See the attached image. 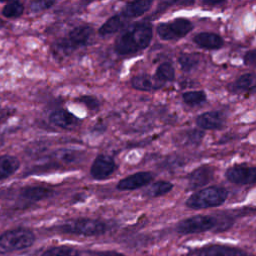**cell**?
I'll return each instance as SVG.
<instances>
[{
    "mask_svg": "<svg viewBox=\"0 0 256 256\" xmlns=\"http://www.w3.org/2000/svg\"><path fill=\"white\" fill-rule=\"evenodd\" d=\"M35 242L34 233L27 228H15L0 235V253H11L31 247Z\"/></svg>",
    "mask_w": 256,
    "mask_h": 256,
    "instance_id": "3957f363",
    "label": "cell"
},
{
    "mask_svg": "<svg viewBox=\"0 0 256 256\" xmlns=\"http://www.w3.org/2000/svg\"><path fill=\"white\" fill-rule=\"evenodd\" d=\"M198 256H248L247 253L241 249L221 245V244H212L202 248Z\"/></svg>",
    "mask_w": 256,
    "mask_h": 256,
    "instance_id": "4fadbf2b",
    "label": "cell"
},
{
    "mask_svg": "<svg viewBox=\"0 0 256 256\" xmlns=\"http://www.w3.org/2000/svg\"><path fill=\"white\" fill-rule=\"evenodd\" d=\"M214 177V167L209 164H203L194 169L188 175V190H197L203 188Z\"/></svg>",
    "mask_w": 256,
    "mask_h": 256,
    "instance_id": "30bf717a",
    "label": "cell"
},
{
    "mask_svg": "<svg viewBox=\"0 0 256 256\" xmlns=\"http://www.w3.org/2000/svg\"><path fill=\"white\" fill-rule=\"evenodd\" d=\"M154 0H132L120 12L126 19L139 17L145 14L152 6Z\"/></svg>",
    "mask_w": 256,
    "mask_h": 256,
    "instance_id": "9a60e30c",
    "label": "cell"
},
{
    "mask_svg": "<svg viewBox=\"0 0 256 256\" xmlns=\"http://www.w3.org/2000/svg\"><path fill=\"white\" fill-rule=\"evenodd\" d=\"M115 169L116 163L111 156L99 154L90 167V174L96 180H104L111 176Z\"/></svg>",
    "mask_w": 256,
    "mask_h": 256,
    "instance_id": "9c48e42d",
    "label": "cell"
},
{
    "mask_svg": "<svg viewBox=\"0 0 256 256\" xmlns=\"http://www.w3.org/2000/svg\"><path fill=\"white\" fill-rule=\"evenodd\" d=\"M128 19H126L121 13L116 14L112 17H110L108 20H106L103 25L99 28V34L101 36H107L114 34L121 30L125 24L127 23Z\"/></svg>",
    "mask_w": 256,
    "mask_h": 256,
    "instance_id": "d6986e66",
    "label": "cell"
},
{
    "mask_svg": "<svg viewBox=\"0 0 256 256\" xmlns=\"http://www.w3.org/2000/svg\"><path fill=\"white\" fill-rule=\"evenodd\" d=\"M77 100L85 104L89 109H97L99 107V101L93 96L85 95V96H81Z\"/></svg>",
    "mask_w": 256,
    "mask_h": 256,
    "instance_id": "f546056e",
    "label": "cell"
},
{
    "mask_svg": "<svg viewBox=\"0 0 256 256\" xmlns=\"http://www.w3.org/2000/svg\"><path fill=\"white\" fill-rule=\"evenodd\" d=\"M155 76L157 79H159L163 83L168 81H173L175 78V70L171 63L164 62L157 67Z\"/></svg>",
    "mask_w": 256,
    "mask_h": 256,
    "instance_id": "d4e9b609",
    "label": "cell"
},
{
    "mask_svg": "<svg viewBox=\"0 0 256 256\" xmlns=\"http://www.w3.org/2000/svg\"><path fill=\"white\" fill-rule=\"evenodd\" d=\"M58 230L66 234L83 236H100L107 231V225L97 219L77 218L69 220L58 227Z\"/></svg>",
    "mask_w": 256,
    "mask_h": 256,
    "instance_id": "277c9868",
    "label": "cell"
},
{
    "mask_svg": "<svg viewBox=\"0 0 256 256\" xmlns=\"http://www.w3.org/2000/svg\"><path fill=\"white\" fill-rule=\"evenodd\" d=\"M24 12V6L19 1H11L2 9V15L7 18L20 17Z\"/></svg>",
    "mask_w": 256,
    "mask_h": 256,
    "instance_id": "4316f807",
    "label": "cell"
},
{
    "mask_svg": "<svg viewBox=\"0 0 256 256\" xmlns=\"http://www.w3.org/2000/svg\"><path fill=\"white\" fill-rule=\"evenodd\" d=\"M223 1L224 0H203V3L208 4V5H216V4H219Z\"/></svg>",
    "mask_w": 256,
    "mask_h": 256,
    "instance_id": "836d02e7",
    "label": "cell"
},
{
    "mask_svg": "<svg viewBox=\"0 0 256 256\" xmlns=\"http://www.w3.org/2000/svg\"><path fill=\"white\" fill-rule=\"evenodd\" d=\"M5 26V21H3L1 18H0V29L3 28Z\"/></svg>",
    "mask_w": 256,
    "mask_h": 256,
    "instance_id": "e575fe53",
    "label": "cell"
},
{
    "mask_svg": "<svg viewBox=\"0 0 256 256\" xmlns=\"http://www.w3.org/2000/svg\"><path fill=\"white\" fill-rule=\"evenodd\" d=\"M131 85L134 89L140 91H153L160 89L164 83L156 78V76H150L147 74L137 75L131 79Z\"/></svg>",
    "mask_w": 256,
    "mask_h": 256,
    "instance_id": "5bb4252c",
    "label": "cell"
},
{
    "mask_svg": "<svg viewBox=\"0 0 256 256\" xmlns=\"http://www.w3.org/2000/svg\"><path fill=\"white\" fill-rule=\"evenodd\" d=\"M96 256H127V255L117 251H102L97 253Z\"/></svg>",
    "mask_w": 256,
    "mask_h": 256,
    "instance_id": "1f68e13d",
    "label": "cell"
},
{
    "mask_svg": "<svg viewBox=\"0 0 256 256\" xmlns=\"http://www.w3.org/2000/svg\"><path fill=\"white\" fill-rule=\"evenodd\" d=\"M168 4H176V5H187L192 3L194 0H162Z\"/></svg>",
    "mask_w": 256,
    "mask_h": 256,
    "instance_id": "d6a6232c",
    "label": "cell"
},
{
    "mask_svg": "<svg viewBox=\"0 0 256 256\" xmlns=\"http://www.w3.org/2000/svg\"><path fill=\"white\" fill-rule=\"evenodd\" d=\"M92 32L93 29L89 25L77 26L72 29L66 37L60 39L55 47L60 51L70 53L75 49L85 45L88 42Z\"/></svg>",
    "mask_w": 256,
    "mask_h": 256,
    "instance_id": "8992f818",
    "label": "cell"
},
{
    "mask_svg": "<svg viewBox=\"0 0 256 256\" xmlns=\"http://www.w3.org/2000/svg\"><path fill=\"white\" fill-rule=\"evenodd\" d=\"M193 29L192 23L184 18H177L157 26V34L163 40H178Z\"/></svg>",
    "mask_w": 256,
    "mask_h": 256,
    "instance_id": "52a82bcc",
    "label": "cell"
},
{
    "mask_svg": "<svg viewBox=\"0 0 256 256\" xmlns=\"http://www.w3.org/2000/svg\"><path fill=\"white\" fill-rule=\"evenodd\" d=\"M4 1H7V0H0V2H4Z\"/></svg>",
    "mask_w": 256,
    "mask_h": 256,
    "instance_id": "d590c367",
    "label": "cell"
},
{
    "mask_svg": "<svg viewBox=\"0 0 256 256\" xmlns=\"http://www.w3.org/2000/svg\"><path fill=\"white\" fill-rule=\"evenodd\" d=\"M183 101L189 106H197L206 101V94L201 91H188L182 94Z\"/></svg>",
    "mask_w": 256,
    "mask_h": 256,
    "instance_id": "484cf974",
    "label": "cell"
},
{
    "mask_svg": "<svg viewBox=\"0 0 256 256\" xmlns=\"http://www.w3.org/2000/svg\"><path fill=\"white\" fill-rule=\"evenodd\" d=\"M226 179L234 184L248 185L256 183V166L234 165L225 172Z\"/></svg>",
    "mask_w": 256,
    "mask_h": 256,
    "instance_id": "ba28073f",
    "label": "cell"
},
{
    "mask_svg": "<svg viewBox=\"0 0 256 256\" xmlns=\"http://www.w3.org/2000/svg\"><path fill=\"white\" fill-rule=\"evenodd\" d=\"M231 91L233 92H256V74L247 73L240 76L232 85Z\"/></svg>",
    "mask_w": 256,
    "mask_h": 256,
    "instance_id": "ffe728a7",
    "label": "cell"
},
{
    "mask_svg": "<svg viewBox=\"0 0 256 256\" xmlns=\"http://www.w3.org/2000/svg\"><path fill=\"white\" fill-rule=\"evenodd\" d=\"M41 256H80V251L66 245L54 246L45 250Z\"/></svg>",
    "mask_w": 256,
    "mask_h": 256,
    "instance_id": "cb8c5ba5",
    "label": "cell"
},
{
    "mask_svg": "<svg viewBox=\"0 0 256 256\" xmlns=\"http://www.w3.org/2000/svg\"><path fill=\"white\" fill-rule=\"evenodd\" d=\"M194 42L198 46L210 50L220 49L223 46V39L219 35L210 32H202L197 34L194 37Z\"/></svg>",
    "mask_w": 256,
    "mask_h": 256,
    "instance_id": "e0dca14e",
    "label": "cell"
},
{
    "mask_svg": "<svg viewBox=\"0 0 256 256\" xmlns=\"http://www.w3.org/2000/svg\"><path fill=\"white\" fill-rule=\"evenodd\" d=\"M49 121L57 127L66 129L72 125H75L78 122V119L69 111L65 109H58L50 114Z\"/></svg>",
    "mask_w": 256,
    "mask_h": 256,
    "instance_id": "ac0fdd59",
    "label": "cell"
},
{
    "mask_svg": "<svg viewBox=\"0 0 256 256\" xmlns=\"http://www.w3.org/2000/svg\"><path fill=\"white\" fill-rule=\"evenodd\" d=\"M244 62L246 65H256V50L248 51L244 56Z\"/></svg>",
    "mask_w": 256,
    "mask_h": 256,
    "instance_id": "4dcf8cb0",
    "label": "cell"
},
{
    "mask_svg": "<svg viewBox=\"0 0 256 256\" xmlns=\"http://www.w3.org/2000/svg\"><path fill=\"white\" fill-rule=\"evenodd\" d=\"M152 26L149 23H135L129 26L115 42L119 55H131L144 50L151 42Z\"/></svg>",
    "mask_w": 256,
    "mask_h": 256,
    "instance_id": "6da1fadb",
    "label": "cell"
},
{
    "mask_svg": "<svg viewBox=\"0 0 256 256\" xmlns=\"http://www.w3.org/2000/svg\"><path fill=\"white\" fill-rule=\"evenodd\" d=\"M172 189H173V184L171 182L160 180V181L154 182L149 187L146 194L150 197H159L169 193Z\"/></svg>",
    "mask_w": 256,
    "mask_h": 256,
    "instance_id": "603a6c76",
    "label": "cell"
},
{
    "mask_svg": "<svg viewBox=\"0 0 256 256\" xmlns=\"http://www.w3.org/2000/svg\"><path fill=\"white\" fill-rule=\"evenodd\" d=\"M217 226L216 216L211 215H194L179 221L176 225V231L181 235L203 233Z\"/></svg>",
    "mask_w": 256,
    "mask_h": 256,
    "instance_id": "5b68a950",
    "label": "cell"
},
{
    "mask_svg": "<svg viewBox=\"0 0 256 256\" xmlns=\"http://www.w3.org/2000/svg\"><path fill=\"white\" fill-rule=\"evenodd\" d=\"M20 167L19 160L12 155L0 156V180H4L12 176Z\"/></svg>",
    "mask_w": 256,
    "mask_h": 256,
    "instance_id": "44dd1931",
    "label": "cell"
},
{
    "mask_svg": "<svg viewBox=\"0 0 256 256\" xmlns=\"http://www.w3.org/2000/svg\"><path fill=\"white\" fill-rule=\"evenodd\" d=\"M228 197V190L222 186H209L193 193L185 202L186 206L199 210L222 205Z\"/></svg>",
    "mask_w": 256,
    "mask_h": 256,
    "instance_id": "7a4b0ae2",
    "label": "cell"
},
{
    "mask_svg": "<svg viewBox=\"0 0 256 256\" xmlns=\"http://www.w3.org/2000/svg\"><path fill=\"white\" fill-rule=\"evenodd\" d=\"M200 61V58L196 54H184L179 57V63L184 71H190L194 69Z\"/></svg>",
    "mask_w": 256,
    "mask_h": 256,
    "instance_id": "83f0119b",
    "label": "cell"
},
{
    "mask_svg": "<svg viewBox=\"0 0 256 256\" xmlns=\"http://www.w3.org/2000/svg\"><path fill=\"white\" fill-rule=\"evenodd\" d=\"M54 194V190L45 186H29L21 191V197L30 202H37Z\"/></svg>",
    "mask_w": 256,
    "mask_h": 256,
    "instance_id": "2e32d148",
    "label": "cell"
},
{
    "mask_svg": "<svg viewBox=\"0 0 256 256\" xmlns=\"http://www.w3.org/2000/svg\"><path fill=\"white\" fill-rule=\"evenodd\" d=\"M153 179H154V175L151 172L140 171L121 179L117 183L116 188L121 191L136 190L148 185Z\"/></svg>",
    "mask_w": 256,
    "mask_h": 256,
    "instance_id": "8fae6325",
    "label": "cell"
},
{
    "mask_svg": "<svg viewBox=\"0 0 256 256\" xmlns=\"http://www.w3.org/2000/svg\"><path fill=\"white\" fill-rule=\"evenodd\" d=\"M55 2L56 0H31L29 8L32 12H40L52 7Z\"/></svg>",
    "mask_w": 256,
    "mask_h": 256,
    "instance_id": "f1b7e54d",
    "label": "cell"
},
{
    "mask_svg": "<svg viewBox=\"0 0 256 256\" xmlns=\"http://www.w3.org/2000/svg\"><path fill=\"white\" fill-rule=\"evenodd\" d=\"M204 137L203 130L199 129H191L188 131H184L179 135V141L182 145L185 146H197L201 143Z\"/></svg>",
    "mask_w": 256,
    "mask_h": 256,
    "instance_id": "7402d4cb",
    "label": "cell"
},
{
    "mask_svg": "<svg viewBox=\"0 0 256 256\" xmlns=\"http://www.w3.org/2000/svg\"><path fill=\"white\" fill-rule=\"evenodd\" d=\"M196 124L202 130H219L223 128L225 118L219 111L204 112L197 116Z\"/></svg>",
    "mask_w": 256,
    "mask_h": 256,
    "instance_id": "7c38bea8",
    "label": "cell"
}]
</instances>
